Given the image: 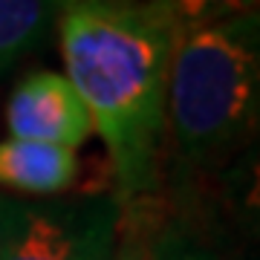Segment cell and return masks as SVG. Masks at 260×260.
Instances as JSON below:
<instances>
[{"label":"cell","mask_w":260,"mask_h":260,"mask_svg":"<svg viewBox=\"0 0 260 260\" xmlns=\"http://www.w3.org/2000/svg\"><path fill=\"white\" fill-rule=\"evenodd\" d=\"M119 223H124V229H121V243H119V251L113 254V260H145L142 257V229L139 223L133 220H124V217H119Z\"/></svg>","instance_id":"obj_9"},{"label":"cell","mask_w":260,"mask_h":260,"mask_svg":"<svg viewBox=\"0 0 260 260\" xmlns=\"http://www.w3.org/2000/svg\"><path fill=\"white\" fill-rule=\"evenodd\" d=\"M6 124L12 139L44 142L70 150L93 133L90 110L78 99L70 78L49 70L26 75L15 87L6 107Z\"/></svg>","instance_id":"obj_4"},{"label":"cell","mask_w":260,"mask_h":260,"mask_svg":"<svg viewBox=\"0 0 260 260\" xmlns=\"http://www.w3.org/2000/svg\"><path fill=\"white\" fill-rule=\"evenodd\" d=\"M257 12L177 35L168 110L177 153L191 165L225 156L257 121Z\"/></svg>","instance_id":"obj_2"},{"label":"cell","mask_w":260,"mask_h":260,"mask_svg":"<svg viewBox=\"0 0 260 260\" xmlns=\"http://www.w3.org/2000/svg\"><path fill=\"white\" fill-rule=\"evenodd\" d=\"M78 177L75 150L44 142H0V185L23 194H61Z\"/></svg>","instance_id":"obj_5"},{"label":"cell","mask_w":260,"mask_h":260,"mask_svg":"<svg viewBox=\"0 0 260 260\" xmlns=\"http://www.w3.org/2000/svg\"><path fill=\"white\" fill-rule=\"evenodd\" d=\"M162 3L177 26V35H182L188 29H200L208 23H220V20L237 18V15L257 12L254 9L257 0H162Z\"/></svg>","instance_id":"obj_8"},{"label":"cell","mask_w":260,"mask_h":260,"mask_svg":"<svg viewBox=\"0 0 260 260\" xmlns=\"http://www.w3.org/2000/svg\"><path fill=\"white\" fill-rule=\"evenodd\" d=\"M107 260H113V257H107Z\"/></svg>","instance_id":"obj_11"},{"label":"cell","mask_w":260,"mask_h":260,"mask_svg":"<svg viewBox=\"0 0 260 260\" xmlns=\"http://www.w3.org/2000/svg\"><path fill=\"white\" fill-rule=\"evenodd\" d=\"M119 200L9 205L0 260H107L119 234Z\"/></svg>","instance_id":"obj_3"},{"label":"cell","mask_w":260,"mask_h":260,"mask_svg":"<svg viewBox=\"0 0 260 260\" xmlns=\"http://www.w3.org/2000/svg\"><path fill=\"white\" fill-rule=\"evenodd\" d=\"M142 257L145 260H225L179 220H168L159 229H142Z\"/></svg>","instance_id":"obj_7"},{"label":"cell","mask_w":260,"mask_h":260,"mask_svg":"<svg viewBox=\"0 0 260 260\" xmlns=\"http://www.w3.org/2000/svg\"><path fill=\"white\" fill-rule=\"evenodd\" d=\"M9 205H12V200H3V197H0V243H3V234H6V220H9Z\"/></svg>","instance_id":"obj_10"},{"label":"cell","mask_w":260,"mask_h":260,"mask_svg":"<svg viewBox=\"0 0 260 260\" xmlns=\"http://www.w3.org/2000/svg\"><path fill=\"white\" fill-rule=\"evenodd\" d=\"M67 0H0V73L47 41Z\"/></svg>","instance_id":"obj_6"},{"label":"cell","mask_w":260,"mask_h":260,"mask_svg":"<svg viewBox=\"0 0 260 260\" xmlns=\"http://www.w3.org/2000/svg\"><path fill=\"white\" fill-rule=\"evenodd\" d=\"M61 12L67 78L133 200L156 179L177 26L162 0H67Z\"/></svg>","instance_id":"obj_1"}]
</instances>
